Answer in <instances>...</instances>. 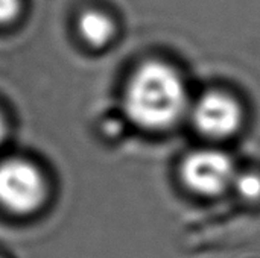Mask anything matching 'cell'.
Instances as JSON below:
<instances>
[{
    "instance_id": "6da1fadb",
    "label": "cell",
    "mask_w": 260,
    "mask_h": 258,
    "mask_svg": "<svg viewBox=\"0 0 260 258\" xmlns=\"http://www.w3.org/2000/svg\"><path fill=\"white\" fill-rule=\"evenodd\" d=\"M186 108V90L180 76L161 62L143 64L131 78L125 109L129 119L146 129L174 125Z\"/></svg>"
},
{
    "instance_id": "7a4b0ae2",
    "label": "cell",
    "mask_w": 260,
    "mask_h": 258,
    "mask_svg": "<svg viewBox=\"0 0 260 258\" xmlns=\"http://www.w3.org/2000/svg\"><path fill=\"white\" fill-rule=\"evenodd\" d=\"M46 198L40 172L23 160L0 163V205L15 214L35 211Z\"/></svg>"
},
{
    "instance_id": "3957f363",
    "label": "cell",
    "mask_w": 260,
    "mask_h": 258,
    "mask_svg": "<svg viewBox=\"0 0 260 258\" xmlns=\"http://www.w3.org/2000/svg\"><path fill=\"white\" fill-rule=\"evenodd\" d=\"M183 178L195 192L215 195L230 184L233 178V166L224 154L203 151L186 160L183 166Z\"/></svg>"
},
{
    "instance_id": "277c9868",
    "label": "cell",
    "mask_w": 260,
    "mask_h": 258,
    "mask_svg": "<svg viewBox=\"0 0 260 258\" xmlns=\"http://www.w3.org/2000/svg\"><path fill=\"white\" fill-rule=\"evenodd\" d=\"M193 117L201 132L210 137H225L239 126L241 109L233 99L212 93L200 100Z\"/></svg>"
},
{
    "instance_id": "5b68a950",
    "label": "cell",
    "mask_w": 260,
    "mask_h": 258,
    "mask_svg": "<svg viewBox=\"0 0 260 258\" xmlns=\"http://www.w3.org/2000/svg\"><path fill=\"white\" fill-rule=\"evenodd\" d=\"M78 30L88 44L101 47L111 40L114 26L105 14L98 11H87L81 14L78 20Z\"/></svg>"
},
{
    "instance_id": "8992f818",
    "label": "cell",
    "mask_w": 260,
    "mask_h": 258,
    "mask_svg": "<svg viewBox=\"0 0 260 258\" xmlns=\"http://www.w3.org/2000/svg\"><path fill=\"white\" fill-rule=\"evenodd\" d=\"M239 190L247 198H257L260 195V178L254 175H245L238 181Z\"/></svg>"
},
{
    "instance_id": "52a82bcc",
    "label": "cell",
    "mask_w": 260,
    "mask_h": 258,
    "mask_svg": "<svg viewBox=\"0 0 260 258\" xmlns=\"http://www.w3.org/2000/svg\"><path fill=\"white\" fill-rule=\"evenodd\" d=\"M20 9L18 0H0V24L9 23L15 18Z\"/></svg>"
},
{
    "instance_id": "ba28073f",
    "label": "cell",
    "mask_w": 260,
    "mask_h": 258,
    "mask_svg": "<svg viewBox=\"0 0 260 258\" xmlns=\"http://www.w3.org/2000/svg\"><path fill=\"white\" fill-rule=\"evenodd\" d=\"M3 135H5V125H3V120L0 117V141L3 140Z\"/></svg>"
}]
</instances>
